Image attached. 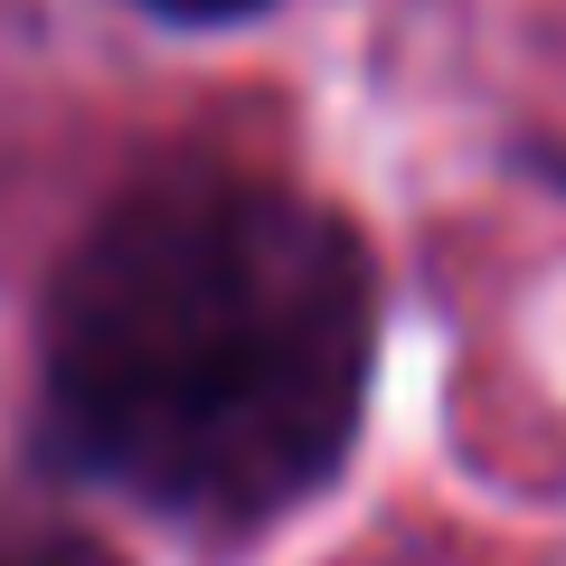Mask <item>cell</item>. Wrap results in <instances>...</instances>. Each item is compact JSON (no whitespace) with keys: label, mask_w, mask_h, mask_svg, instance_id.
Wrapping results in <instances>:
<instances>
[{"label":"cell","mask_w":566,"mask_h":566,"mask_svg":"<svg viewBox=\"0 0 566 566\" xmlns=\"http://www.w3.org/2000/svg\"><path fill=\"white\" fill-rule=\"evenodd\" d=\"M378 368V274L322 199L255 170L142 180L48 283V444L208 538L340 472Z\"/></svg>","instance_id":"1"},{"label":"cell","mask_w":566,"mask_h":566,"mask_svg":"<svg viewBox=\"0 0 566 566\" xmlns=\"http://www.w3.org/2000/svg\"><path fill=\"white\" fill-rule=\"evenodd\" d=\"M151 20H189V29H218V20H245V10H274V0H142Z\"/></svg>","instance_id":"3"},{"label":"cell","mask_w":566,"mask_h":566,"mask_svg":"<svg viewBox=\"0 0 566 566\" xmlns=\"http://www.w3.org/2000/svg\"><path fill=\"white\" fill-rule=\"evenodd\" d=\"M0 566H114L76 528H0Z\"/></svg>","instance_id":"2"}]
</instances>
